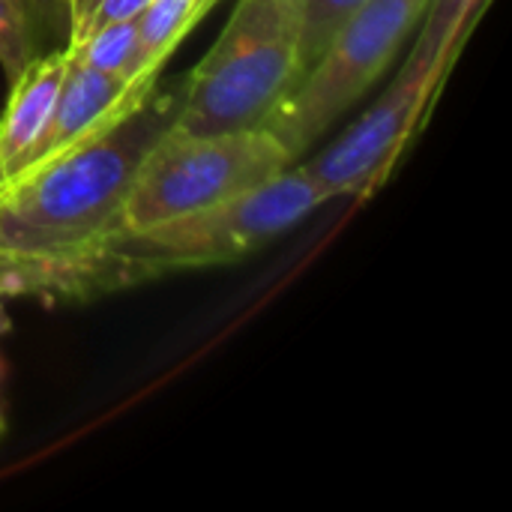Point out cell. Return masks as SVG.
Masks as SVG:
<instances>
[{
	"mask_svg": "<svg viewBox=\"0 0 512 512\" xmlns=\"http://www.w3.org/2000/svg\"><path fill=\"white\" fill-rule=\"evenodd\" d=\"M156 84H159V78L156 81L129 84L123 78H114L108 72H99V69L87 66L84 60H78L69 51L66 78L60 84L54 111H51L42 135L27 150V156L21 159V165H18V171L12 177H18L24 171H33L36 165H42L51 156H57L60 150H66V147L78 144L81 138L93 135L96 129L108 126L111 120L126 114L132 105H138Z\"/></svg>",
	"mask_w": 512,
	"mask_h": 512,
	"instance_id": "obj_7",
	"label": "cell"
},
{
	"mask_svg": "<svg viewBox=\"0 0 512 512\" xmlns=\"http://www.w3.org/2000/svg\"><path fill=\"white\" fill-rule=\"evenodd\" d=\"M9 327H12V321H9V315H6V306H3V291H0V336H3V333H9Z\"/></svg>",
	"mask_w": 512,
	"mask_h": 512,
	"instance_id": "obj_14",
	"label": "cell"
},
{
	"mask_svg": "<svg viewBox=\"0 0 512 512\" xmlns=\"http://www.w3.org/2000/svg\"><path fill=\"white\" fill-rule=\"evenodd\" d=\"M147 3H150V0H96L93 12L87 15V21H84V27H81V33H78L75 39H69V45H75L78 39H84L87 33H93V30H99V27H105V24H111V21L138 18V15L144 12Z\"/></svg>",
	"mask_w": 512,
	"mask_h": 512,
	"instance_id": "obj_13",
	"label": "cell"
},
{
	"mask_svg": "<svg viewBox=\"0 0 512 512\" xmlns=\"http://www.w3.org/2000/svg\"><path fill=\"white\" fill-rule=\"evenodd\" d=\"M180 102L183 78L156 84L108 126L0 183V258L72 255L114 234L144 156L174 126Z\"/></svg>",
	"mask_w": 512,
	"mask_h": 512,
	"instance_id": "obj_1",
	"label": "cell"
},
{
	"mask_svg": "<svg viewBox=\"0 0 512 512\" xmlns=\"http://www.w3.org/2000/svg\"><path fill=\"white\" fill-rule=\"evenodd\" d=\"M216 0H150L138 15L141 78H159L162 63Z\"/></svg>",
	"mask_w": 512,
	"mask_h": 512,
	"instance_id": "obj_9",
	"label": "cell"
},
{
	"mask_svg": "<svg viewBox=\"0 0 512 512\" xmlns=\"http://www.w3.org/2000/svg\"><path fill=\"white\" fill-rule=\"evenodd\" d=\"M297 78V0H237L213 48L183 78L174 129L213 135L264 126Z\"/></svg>",
	"mask_w": 512,
	"mask_h": 512,
	"instance_id": "obj_4",
	"label": "cell"
},
{
	"mask_svg": "<svg viewBox=\"0 0 512 512\" xmlns=\"http://www.w3.org/2000/svg\"><path fill=\"white\" fill-rule=\"evenodd\" d=\"M66 63L69 51H45L36 60H30L21 75L9 81V96L6 108L0 114V168H3V183L18 171L21 159L27 150L36 144L42 135L60 84L66 78Z\"/></svg>",
	"mask_w": 512,
	"mask_h": 512,
	"instance_id": "obj_8",
	"label": "cell"
},
{
	"mask_svg": "<svg viewBox=\"0 0 512 512\" xmlns=\"http://www.w3.org/2000/svg\"><path fill=\"white\" fill-rule=\"evenodd\" d=\"M0 183H3V168H0Z\"/></svg>",
	"mask_w": 512,
	"mask_h": 512,
	"instance_id": "obj_16",
	"label": "cell"
},
{
	"mask_svg": "<svg viewBox=\"0 0 512 512\" xmlns=\"http://www.w3.org/2000/svg\"><path fill=\"white\" fill-rule=\"evenodd\" d=\"M45 0H0V69L6 81L21 75V69L45 54Z\"/></svg>",
	"mask_w": 512,
	"mask_h": 512,
	"instance_id": "obj_10",
	"label": "cell"
},
{
	"mask_svg": "<svg viewBox=\"0 0 512 512\" xmlns=\"http://www.w3.org/2000/svg\"><path fill=\"white\" fill-rule=\"evenodd\" d=\"M483 0H429L420 33L390 87L330 147L297 162L324 201L372 195L393 171L444 84Z\"/></svg>",
	"mask_w": 512,
	"mask_h": 512,
	"instance_id": "obj_3",
	"label": "cell"
},
{
	"mask_svg": "<svg viewBox=\"0 0 512 512\" xmlns=\"http://www.w3.org/2000/svg\"><path fill=\"white\" fill-rule=\"evenodd\" d=\"M321 204H327L324 195L294 162L279 177L231 201L141 231H114L96 246L75 252V270L90 297L171 270L231 264L291 231Z\"/></svg>",
	"mask_w": 512,
	"mask_h": 512,
	"instance_id": "obj_2",
	"label": "cell"
},
{
	"mask_svg": "<svg viewBox=\"0 0 512 512\" xmlns=\"http://www.w3.org/2000/svg\"><path fill=\"white\" fill-rule=\"evenodd\" d=\"M366 0H297L300 18V75L318 60L330 36L363 6Z\"/></svg>",
	"mask_w": 512,
	"mask_h": 512,
	"instance_id": "obj_12",
	"label": "cell"
},
{
	"mask_svg": "<svg viewBox=\"0 0 512 512\" xmlns=\"http://www.w3.org/2000/svg\"><path fill=\"white\" fill-rule=\"evenodd\" d=\"M66 48L87 66L108 72L114 78H123L129 84L156 81V78H141V69H138V18L111 21Z\"/></svg>",
	"mask_w": 512,
	"mask_h": 512,
	"instance_id": "obj_11",
	"label": "cell"
},
{
	"mask_svg": "<svg viewBox=\"0 0 512 512\" xmlns=\"http://www.w3.org/2000/svg\"><path fill=\"white\" fill-rule=\"evenodd\" d=\"M429 0H366L324 45L318 60L297 78L270 111V129L294 162L303 159L393 66L408 36L426 15Z\"/></svg>",
	"mask_w": 512,
	"mask_h": 512,
	"instance_id": "obj_6",
	"label": "cell"
},
{
	"mask_svg": "<svg viewBox=\"0 0 512 512\" xmlns=\"http://www.w3.org/2000/svg\"><path fill=\"white\" fill-rule=\"evenodd\" d=\"M291 165L285 144L264 126L213 135H186L171 126L144 156L117 231H141L231 201Z\"/></svg>",
	"mask_w": 512,
	"mask_h": 512,
	"instance_id": "obj_5",
	"label": "cell"
},
{
	"mask_svg": "<svg viewBox=\"0 0 512 512\" xmlns=\"http://www.w3.org/2000/svg\"><path fill=\"white\" fill-rule=\"evenodd\" d=\"M0 435H3V417H0Z\"/></svg>",
	"mask_w": 512,
	"mask_h": 512,
	"instance_id": "obj_15",
	"label": "cell"
}]
</instances>
